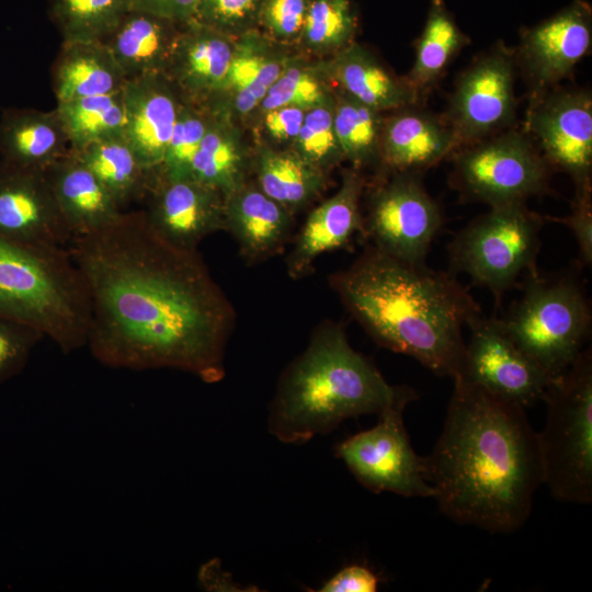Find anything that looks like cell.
<instances>
[{"mask_svg": "<svg viewBox=\"0 0 592 592\" xmlns=\"http://www.w3.org/2000/svg\"><path fill=\"white\" fill-rule=\"evenodd\" d=\"M67 249L89 294L87 346L100 364L225 377L236 312L198 250L162 238L144 210H124Z\"/></svg>", "mask_w": 592, "mask_h": 592, "instance_id": "6da1fadb", "label": "cell"}, {"mask_svg": "<svg viewBox=\"0 0 592 592\" xmlns=\"http://www.w3.org/2000/svg\"><path fill=\"white\" fill-rule=\"evenodd\" d=\"M421 173L378 174L363 215V237L386 254L424 263L444 224L441 205L426 191Z\"/></svg>", "mask_w": 592, "mask_h": 592, "instance_id": "8fae6325", "label": "cell"}, {"mask_svg": "<svg viewBox=\"0 0 592 592\" xmlns=\"http://www.w3.org/2000/svg\"><path fill=\"white\" fill-rule=\"evenodd\" d=\"M457 149L454 134L443 118L421 102L397 110L384 119L379 174L414 172L449 158Z\"/></svg>", "mask_w": 592, "mask_h": 592, "instance_id": "ffe728a7", "label": "cell"}, {"mask_svg": "<svg viewBox=\"0 0 592 592\" xmlns=\"http://www.w3.org/2000/svg\"><path fill=\"white\" fill-rule=\"evenodd\" d=\"M294 214L246 182L224 198V230L238 243L242 259L254 264L280 253L292 234Z\"/></svg>", "mask_w": 592, "mask_h": 592, "instance_id": "7402d4cb", "label": "cell"}, {"mask_svg": "<svg viewBox=\"0 0 592 592\" xmlns=\"http://www.w3.org/2000/svg\"><path fill=\"white\" fill-rule=\"evenodd\" d=\"M308 0H263L258 26L277 43L299 41Z\"/></svg>", "mask_w": 592, "mask_h": 592, "instance_id": "b9f144b4", "label": "cell"}, {"mask_svg": "<svg viewBox=\"0 0 592 592\" xmlns=\"http://www.w3.org/2000/svg\"><path fill=\"white\" fill-rule=\"evenodd\" d=\"M70 151L56 107H9L0 116V157L7 162L46 170Z\"/></svg>", "mask_w": 592, "mask_h": 592, "instance_id": "484cf974", "label": "cell"}, {"mask_svg": "<svg viewBox=\"0 0 592 592\" xmlns=\"http://www.w3.org/2000/svg\"><path fill=\"white\" fill-rule=\"evenodd\" d=\"M543 401L546 423L537 432L544 485L555 499L576 504L592 501V352L583 349L553 377Z\"/></svg>", "mask_w": 592, "mask_h": 592, "instance_id": "8992f818", "label": "cell"}, {"mask_svg": "<svg viewBox=\"0 0 592 592\" xmlns=\"http://www.w3.org/2000/svg\"><path fill=\"white\" fill-rule=\"evenodd\" d=\"M132 9L133 0H48L62 42H101Z\"/></svg>", "mask_w": 592, "mask_h": 592, "instance_id": "e575fe53", "label": "cell"}, {"mask_svg": "<svg viewBox=\"0 0 592 592\" xmlns=\"http://www.w3.org/2000/svg\"><path fill=\"white\" fill-rule=\"evenodd\" d=\"M44 334L34 327L0 317V384L20 374Z\"/></svg>", "mask_w": 592, "mask_h": 592, "instance_id": "60d3db41", "label": "cell"}, {"mask_svg": "<svg viewBox=\"0 0 592 592\" xmlns=\"http://www.w3.org/2000/svg\"><path fill=\"white\" fill-rule=\"evenodd\" d=\"M418 398L409 388L384 409L378 422L335 445L337 457L366 489L392 492L402 497L433 498L434 490L426 479L425 457L418 455L408 436L403 411Z\"/></svg>", "mask_w": 592, "mask_h": 592, "instance_id": "30bf717a", "label": "cell"}, {"mask_svg": "<svg viewBox=\"0 0 592 592\" xmlns=\"http://www.w3.org/2000/svg\"><path fill=\"white\" fill-rule=\"evenodd\" d=\"M467 328L454 376L524 409L543 399L551 378L514 343L500 319L481 314Z\"/></svg>", "mask_w": 592, "mask_h": 592, "instance_id": "5bb4252c", "label": "cell"}, {"mask_svg": "<svg viewBox=\"0 0 592 592\" xmlns=\"http://www.w3.org/2000/svg\"><path fill=\"white\" fill-rule=\"evenodd\" d=\"M449 183L464 202L490 207L526 202L549 189L551 169L523 127L457 149Z\"/></svg>", "mask_w": 592, "mask_h": 592, "instance_id": "9c48e42d", "label": "cell"}, {"mask_svg": "<svg viewBox=\"0 0 592 592\" xmlns=\"http://www.w3.org/2000/svg\"><path fill=\"white\" fill-rule=\"evenodd\" d=\"M551 171L566 173L574 192L592 191V93L549 89L530 96L523 127Z\"/></svg>", "mask_w": 592, "mask_h": 592, "instance_id": "4fadbf2b", "label": "cell"}, {"mask_svg": "<svg viewBox=\"0 0 592 592\" xmlns=\"http://www.w3.org/2000/svg\"><path fill=\"white\" fill-rule=\"evenodd\" d=\"M514 343L549 378L577 358L591 328V306L579 280L570 274L530 273L521 297L500 319Z\"/></svg>", "mask_w": 592, "mask_h": 592, "instance_id": "52a82bcc", "label": "cell"}, {"mask_svg": "<svg viewBox=\"0 0 592 592\" xmlns=\"http://www.w3.org/2000/svg\"><path fill=\"white\" fill-rule=\"evenodd\" d=\"M215 111L182 102L163 161L156 174L166 180L191 178V166Z\"/></svg>", "mask_w": 592, "mask_h": 592, "instance_id": "8d00e7d4", "label": "cell"}, {"mask_svg": "<svg viewBox=\"0 0 592 592\" xmlns=\"http://www.w3.org/2000/svg\"><path fill=\"white\" fill-rule=\"evenodd\" d=\"M103 184L125 210L145 201L156 172L144 167L124 137L94 141L70 150Z\"/></svg>", "mask_w": 592, "mask_h": 592, "instance_id": "4dcf8cb0", "label": "cell"}, {"mask_svg": "<svg viewBox=\"0 0 592 592\" xmlns=\"http://www.w3.org/2000/svg\"><path fill=\"white\" fill-rule=\"evenodd\" d=\"M249 159L228 112L215 111L191 166V178L221 193L224 198L247 182Z\"/></svg>", "mask_w": 592, "mask_h": 592, "instance_id": "83f0119b", "label": "cell"}, {"mask_svg": "<svg viewBox=\"0 0 592 592\" xmlns=\"http://www.w3.org/2000/svg\"><path fill=\"white\" fill-rule=\"evenodd\" d=\"M378 112L339 91L334 104V130L344 159L352 168L379 166L384 128Z\"/></svg>", "mask_w": 592, "mask_h": 592, "instance_id": "836d02e7", "label": "cell"}, {"mask_svg": "<svg viewBox=\"0 0 592 592\" xmlns=\"http://www.w3.org/2000/svg\"><path fill=\"white\" fill-rule=\"evenodd\" d=\"M90 299L67 248L0 238V317L30 325L62 353L87 346Z\"/></svg>", "mask_w": 592, "mask_h": 592, "instance_id": "5b68a950", "label": "cell"}, {"mask_svg": "<svg viewBox=\"0 0 592 592\" xmlns=\"http://www.w3.org/2000/svg\"><path fill=\"white\" fill-rule=\"evenodd\" d=\"M123 94L124 138L139 162L157 172L163 161L182 101L163 73L127 80Z\"/></svg>", "mask_w": 592, "mask_h": 592, "instance_id": "44dd1931", "label": "cell"}, {"mask_svg": "<svg viewBox=\"0 0 592 592\" xmlns=\"http://www.w3.org/2000/svg\"><path fill=\"white\" fill-rule=\"evenodd\" d=\"M45 172L72 237L103 228L124 212L98 178L70 151Z\"/></svg>", "mask_w": 592, "mask_h": 592, "instance_id": "cb8c5ba5", "label": "cell"}, {"mask_svg": "<svg viewBox=\"0 0 592 592\" xmlns=\"http://www.w3.org/2000/svg\"><path fill=\"white\" fill-rule=\"evenodd\" d=\"M357 27L353 0H308L299 41L311 53L333 56L354 43Z\"/></svg>", "mask_w": 592, "mask_h": 592, "instance_id": "d590c367", "label": "cell"}, {"mask_svg": "<svg viewBox=\"0 0 592 592\" xmlns=\"http://www.w3.org/2000/svg\"><path fill=\"white\" fill-rule=\"evenodd\" d=\"M200 0H133V9L168 19L179 24L195 20Z\"/></svg>", "mask_w": 592, "mask_h": 592, "instance_id": "bcb514c9", "label": "cell"}, {"mask_svg": "<svg viewBox=\"0 0 592 592\" xmlns=\"http://www.w3.org/2000/svg\"><path fill=\"white\" fill-rule=\"evenodd\" d=\"M516 75L513 49L502 41L459 73L442 114L457 149L515 126Z\"/></svg>", "mask_w": 592, "mask_h": 592, "instance_id": "7c38bea8", "label": "cell"}, {"mask_svg": "<svg viewBox=\"0 0 592 592\" xmlns=\"http://www.w3.org/2000/svg\"><path fill=\"white\" fill-rule=\"evenodd\" d=\"M227 576L228 573L221 571L219 560L214 559L202 566L198 571V582L209 591H240L236 589L237 585L230 577L227 579Z\"/></svg>", "mask_w": 592, "mask_h": 592, "instance_id": "7dc6e473", "label": "cell"}, {"mask_svg": "<svg viewBox=\"0 0 592 592\" xmlns=\"http://www.w3.org/2000/svg\"><path fill=\"white\" fill-rule=\"evenodd\" d=\"M333 98V91L314 69L287 65L267 90L259 110L264 113L282 106H296L308 111Z\"/></svg>", "mask_w": 592, "mask_h": 592, "instance_id": "f35d334b", "label": "cell"}, {"mask_svg": "<svg viewBox=\"0 0 592 592\" xmlns=\"http://www.w3.org/2000/svg\"><path fill=\"white\" fill-rule=\"evenodd\" d=\"M263 0H200L196 22L234 38L255 30Z\"/></svg>", "mask_w": 592, "mask_h": 592, "instance_id": "ab89813d", "label": "cell"}, {"mask_svg": "<svg viewBox=\"0 0 592 592\" xmlns=\"http://www.w3.org/2000/svg\"><path fill=\"white\" fill-rule=\"evenodd\" d=\"M409 388L389 385L351 346L340 323L323 322L282 373L270 405L269 432L283 443L304 444L345 419L379 414Z\"/></svg>", "mask_w": 592, "mask_h": 592, "instance_id": "277c9868", "label": "cell"}, {"mask_svg": "<svg viewBox=\"0 0 592 592\" xmlns=\"http://www.w3.org/2000/svg\"><path fill=\"white\" fill-rule=\"evenodd\" d=\"M126 82L111 50L100 41L62 42L52 67L57 103L115 93Z\"/></svg>", "mask_w": 592, "mask_h": 592, "instance_id": "4316f807", "label": "cell"}, {"mask_svg": "<svg viewBox=\"0 0 592 592\" xmlns=\"http://www.w3.org/2000/svg\"><path fill=\"white\" fill-rule=\"evenodd\" d=\"M365 186L361 170L348 169L339 190L309 213L286 259L292 278L304 277L320 255L345 247L355 234L363 235L360 202Z\"/></svg>", "mask_w": 592, "mask_h": 592, "instance_id": "d6986e66", "label": "cell"}, {"mask_svg": "<svg viewBox=\"0 0 592 592\" xmlns=\"http://www.w3.org/2000/svg\"><path fill=\"white\" fill-rule=\"evenodd\" d=\"M266 39L257 30L236 37L224 95L234 99L241 115L259 109L270 87L288 65L286 59L265 48Z\"/></svg>", "mask_w": 592, "mask_h": 592, "instance_id": "1f68e13d", "label": "cell"}, {"mask_svg": "<svg viewBox=\"0 0 592 592\" xmlns=\"http://www.w3.org/2000/svg\"><path fill=\"white\" fill-rule=\"evenodd\" d=\"M452 379L443 430L425 456L433 498L454 522L514 532L544 483L537 432L524 408L458 376Z\"/></svg>", "mask_w": 592, "mask_h": 592, "instance_id": "7a4b0ae2", "label": "cell"}, {"mask_svg": "<svg viewBox=\"0 0 592 592\" xmlns=\"http://www.w3.org/2000/svg\"><path fill=\"white\" fill-rule=\"evenodd\" d=\"M236 38L196 21L182 25L163 75L184 103L220 107Z\"/></svg>", "mask_w": 592, "mask_h": 592, "instance_id": "ac0fdd59", "label": "cell"}, {"mask_svg": "<svg viewBox=\"0 0 592 592\" xmlns=\"http://www.w3.org/2000/svg\"><path fill=\"white\" fill-rule=\"evenodd\" d=\"M325 73L340 91L378 111H394L421 102L407 77L387 69L367 48L353 43L332 56Z\"/></svg>", "mask_w": 592, "mask_h": 592, "instance_id": "603a6c76", "label": "cell"}, {"mask_svg": "<svg viewBox=\"0 0 592 592\" xmlns=\"http://www.w3.org/2000/svg\"><path fill=\"white\" fill-rule=\"evenodd\" d=\"M379 578L368 567L350 565L328 579L319 592H376Z\"/></svg>", "mask_w": 592, "mask_h": 592, "instance_id": "ee69618b", "label": "cell"}, {"mask_svg": "<svg viewBox=\"0 0 592 592\" xmlns=\"http://www.w3.org/2000/svg\"><path fill=\"white\" fill-rule=\"evenodd\" d=\"M0 238L27 246L68 247L72 234L45 170L0 159Z\"/></svg>", "mask_w": 592, "mask_h": 592, "instance_id": "2e32d148", "label": "cell"}, {"mask_svg": "<svg viewBox=\"0 0 592 592\" xmlns=\"http://www.w3.org/2000/svg\"><path fill=\"white\" fill-rule=\"evenodd\" d=\"M567 226L577 242L580 262L592 263V191L574 192L569 215L562 218H548Z\"/></svg>", "mask_w": 592, "mask_h": 592, "instance_id": "7bdbcfd3", "label": "cell"}, {"mask_svg": "<svg viewBox=\"0 0 592 592\" xmlns=\"http://www.w3.org/2000/svg\"><path fill=\"white\" fill-rule=\"evenodd\" d=\"M253 169L258 187L293 214L316 200L327 184L328 174L293 149L260 148Z\"/></svg>", "mask_w": 592, "mask_h": 592, "instance_id": "f1b7e54d", "label": "cell"}, {"mask_svg": "<svg viewBox=\"0 0 592 592\" xmlns=\"http://www.w3.org/2000/svg\"><path fill=\"white\" fill-rule=\"evenodd\" d=\"M334 98L306 111L293 150L317 169L329 173L343 159L334 130Z\"/></svg>", "mask_w": 592, "mask_h": 592, "instance_id": "74e56055", "label": "cell"}, {"mask_svg": "<svg viewBox=\"0 0 592 592\" xmlns=\"http://www.w3.org/2000/svg\"><path fill=\"white\" fill-rule=\"evenodd\" d=\"M262 114L264 128L274 140L293 144L300 130L306 111L296 106H282Z\"/></svg>", "mask_w": 592, "mask_h": 592, "instance_id": "f6af8a7d", "label": "cell"}, {"mask_svg": "<svg viewBox=\"0 0 592 592\" xmlns=\"http://www.w3.org/2000/svg\"><path fill=\"white\" fill-rule=\"evenodd\" d=\"M543 226L526 202L490 207L448 243L452 273H465L500 303L520 277L537 271Z\"/></svg>", "mask_w": 592, "mask_h": 592, "instance_id": "ba28073f", "label": "cell"}, {"mask_svg": "<svg viewBox=\"0 0 592 592\" xmlns=\"http://www.w3.org/2000/svg\"><path fill=\"white\" fill-rule=\"evenodd\" d=\"M330 285L377 344L413 357L437 376L456 374L463 331L481 309L453 273L368 244L349 267L330 276Z\"/></svg>", "mask_w": 592, "mask_h": 592, "instance_id": "3957f363", "label": "cell"}, {"mask_svg": "<svg viewBox=\"0 0 592 592\" xmlns=\"http://www.w3.org/2000/svg\"><path fill=\"white\" fill-rule=\"evenodd\" d=\"M470 38L458 26L444 0H431L425 24L414 42V61L406 75L420 98L442 79L446 69Z\"/></svg>", "mask_w": 592, "mask_h": 592, "instance_id": "f546056e", "label": "cell"}, {"mask_svg": "<svg viewBox=\"0 0 592 592\" xmlns=\"http://www.w3.org/2000/svg\"><path fill=\"white\" fill-rule=\"evenodd\" d=\"M56 110L67 134L70 150L99 140L124 137L123 90L59 102Z\"/></svg>", "mask_w": 592, "mask_h": 592, "instance_id": "d6a6232c", "label": "cell"}, {"mask_svg": "<svg viewBox=\"0 0 592 592\" xmlns=\"http://www.w3.org/2000/svg\"><path fill=\"white\" fill-rule=\"evenodd\" d=\"M145 200L150 227L177 247L197 250L203 239L224 230V196L192 178L156 177Z\"/></svg>", "mask_w": 592, "mask_h": 592, "instance_id": "e0dca14e", "label": "cell"}, {"mask_svg": "<svg viewBox=\"0 0 592 592\" xmlns=\"http://www.w3.org/2000/svg\"><path fill=\"white\" fill-rule=\"evenodd\" d=\"M591 47L592 8L585 0H573L539 23L522 27L513 54L530 96L560 86Z\"/></svg>", "mask_w": 592, "mask_h": 592, "instance_id": "9a60e30c", "label": "cell"}, {"mask_svg": "<svg viewBox=\"0 0 592 592\" xmlns=\"http://www.w3.org/2000/svg\"><path fill=\"white\" fill-rule=\"evenodd\" d=\"M181 29L182 24L168 19L130 10L101 42L130 80L164 73Z\"/></svg>", "mask_w": 592, "mask_h": 592, "instance_id": "d4e9b609", "label": "cell"}]
</instances>
